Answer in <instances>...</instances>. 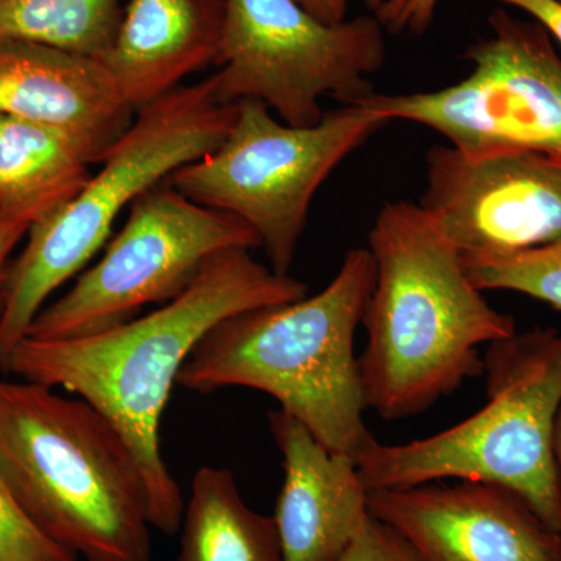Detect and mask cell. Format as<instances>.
Instances as JSON below:
<instances>
[{
  "label": "cell",
  "mask_w": 561,
  "mask_h": 561,
  "mask_svg": "<svg viewBox=\"0 0 561 561\" xmlns=\"http://www.w3.org/2000/svg\"><path fill=\"white\" fill-rule=\"evenodd\" d=\"M238 103L221 101L210 76L180 87L136 113L130 128L83 190L33 224L10 264L0 313V370L51 295L79 275L105 245L114 221L144 192L224 142Z\"/></svg>",
  "instance_id": "cell-6"
},
{
  "label": "cell",
  "mask_w": 561,
  "mask_h": 561,
  "mask_svg": "<svg viewBox=\"0 0 561 561\" xmlns=\"http://www.w3.org/2000/svg\"><path fill=\"white\" fill-rule=\"evenodd\" d=\"M224 28L214 73L221 101H257L284 124H319L321 99L367 98L387 57L383 27L373 14L327 24L297 0H224Z\"/></svg>",
  "instance_id": "cell-8"
},
{
  "label": "cell",
  "mask_w": 561,
  "mask_h": 561,
  "mask_svg": "<svg viewBox=\"0 0 561 561\" xmlns=\"http://www.w3.org/2000/svg\"><path fill=\"white\" fill-rule=\"evenodd\" d=\"M308 291V284L278 275L254 260L251 250L225 251L157 311L81 337H25L2 371L49 389L61 387L98 409L138 461L151 527L173 535L181 527L184 500L162 459L160 427L181 367L221 320L300 300Z\"/></svg>",
  "instance_id": "cell-1"
},
{
  "label": "cell",
  "mask_w": 561,
  "mask_h": 561,
  "mask_svg": "<svg viewBox=\"0 0 561 561\" xmlns=\"http://www.w3.org/2000/svg\"><path fill=\"white\" fill-rule=\"evenodd\" d=\"M90 168L61 133L0 113V219L31 230L83 190Z\"/></svg>",
  "instance_id": "cell-16"
},
{
  "label": "cell",
  "mask_w": 561,
  "mask_h": 561,
  "mask_svg": "<svg viewBox=\"0 0 561 561\" xmlns=\"http://www.w3.org/2000/svg\"><path fill=\"white\" fill-rule=\"evenodd\" d=\"M0 561H79L22 511L0 472Z\"/></svg>",
  "instance_id": "cell-20"
},
{
  "label": "cell",
  "mask_w": 561,
  "mask_h": 561,
  "mask_svg": "<svg viewBox=\"0 0 561 561\" xmlns=\"http://www.w3.org/2000/svg\"><path fill=\"white\" fill-rule=\"evenodd\" d=\"M224 0H128L98 61L135 113L217 61Z\"/></svg>",
  "instance_id": "cell-15"
},
{
  "label": "cell",
  "mask_w": 561,
  "mask_h": 561,
  "mask_svg": "<svg viewBox=\"0 0 561 561\" xmlns=\"http://www.w3.org/2000/svg\"><path fill=\"white\" fill-rule=\"evenodd\" d=\"M486 404L448 430L401 445L373 438L356 456L368 491L472 481L513 491L561 534V471L553 449L561 408V332L531 330L490 343Z\"/></svg>",
  "instance_id": "cell-5"
},
{
  "label": "cell",
  "mask_w": 561,
  "mask_h": 561,
  "mask_svg": "<svg viewBox=\"0 0 561 561\" xmlns=\"http://www.w3.org/2000/svg\"><path fill=\"white\" fill-rule=\"evenodd\" d=\"M375 283L370 250L346 251L319 294L236 313L203 335L176 378L184 390L264 391L332 453L357 454L373 440L354 335Z\"/></svg>",
  "instance_id": "cell-3"
},
{
  "label": "cell",
  "mask_w": 561,
  "mask_h": 561,
  "mask_svg": "<svg viewBox=\"0 0 561 561\" xmlns=\"http://www.w3.org/2000/svg\"><path fill=\"white\" fill-rule=\"evenodd\" d=\"M298 3L327 24H339L346 20L350 0H297Z\"/></svg>",
  "instance_id": "cell-25"
},
{
  "label": "cell",
  "mask_w": 561,
  "mask_h": 561,
  "mask_svg": "<svg viewBox=\"0 0 561 561\" xmlns=\"http://www.w3.org/2000/svg\"><path fill=\"white\" fill-rule=\"evenodd\" d=\"M553 449H556L557 463L561 471V408L559 416H557L556 435H553Z\"/></svg>",
  "instance_id": "cell-26"
},
{
  "label": "cell",
  "mask_w": 561,
  "mask_h": 561,
  "mask_svg": "<svg viewBox=\"0 0 561 561\" xmlns=\"http://www.w3.org/2000/svg\"><path fill=\"white\" fill-rule=\"evenodd\" d=\"M440 0H367L383 31L421 36L430 31Z\"/></svg>",
  "instance_id": "cell-21"
},
{
  "label": "cell",
  "mask_w": 561,
  "mask_h": 561,
  "mask_svg": "<svg viewBox=\"0 0 561 561\" xmlns=\"http://www.w3.org/2000/svg\"><path fill=\"white\" fill-rule=\"evenodd\" d=\"M368 508L419 561H561V534L518 494L493 483L375 490Z\"/></svg>",
  "instance_id": "cell-12"
},
{
  "label": "cell",
  "mask_w": 561,
  "mask_h": 561,
  "mask_svg": "<svg viewBox=\"0 0 561 561\" xmlns=\"http://www.w3.org/2000/svg\"><path fill=\"white\" fill-rule=\"evenodd\" d=\"M124 0H0V41L39 44L101 58L116 35Z\"/></svg>",
  "instance_id": "cell-18"
},
{
  "label": "cell",
  "mask_w": 561,
  "mask_h": 561,
  "mask_svg": "<svg viewBox=\"0 0 561 561\" xmlns=\"http://www.w3.org/2000/svg\"><path fill=\"white\" fill-rule=\"evenodd\" d=\"M419 206L463 261L512 256L561 239V165L540 151L434 146Z\"/></svg>",
  "instance_id": "cell-11"
},
{
  "label": "cell",
  "mask_w": 561,
  "mask_h": 561,
  "mask_svg": "<svg viewBox=\"0 0 561 561\" xmlns=\"http://www.w3.org/2000/svg\"><path fill=\"white\" fill-rule=\"evenodd\" d=\"M489 24L490 35L468 47L465 79L427 92L375 91L351 105L440 133L468 158L512 150L561 154V57L551 35L504 9Z\"/></svg>",
  "instance_id": "cell-10"
},
{
  "label": "cell",
  "mask_w": 561,
  "mask_h": 561,
  "mask_svg": "<svg viewBox=\"0 0 561 561\" xmlns=\"http://www.w3.org/2000/svg\"><path fill=\"white\" fill-rule=\"evenodd\" d=\"M389 124L364 106L342 105L327 111L319 124L295 127L275 119L262 102L241 101L224 142L173 172L168 183L249 225L272 271L289 275L317 191Z\"/></svg>",
  "instance_id": "cell-7"
},
{
  "label": "cell",
  "mask_w": 561,
  "mask_h": 561,
  "mask_svg": "<svg viewBox=\"0 0 561 561\" xmlns=\"http://www.w3.org/2000/svg\"><path fill=\"white\" fill-rule=\"evenodd\" d=\"M368 242L375 283L362 319V387L381 419H409L483 375L479 350L515 334V320L485 300L419 205L383 203Z\"/></svg>",
  "instance_id": "cell-2"
},
{
  "label": "cell",
  "mask_w": 561,
  "mask_h": 561,
  "mask_svg": "<svg viewBox=\"0 0 561 561\" xmlns=\"http://www.w3.org/2000/svg\"><path fill=\"white\" fill-rule=\"evenodd\" d=\"M0 113L61 133L91 164H101L135 111L95 58L0 41Z\"/></svg>",
  "instance_id": "cell-13"
},
{
  "label": "cell",
  "mask_w": 561,
  "mask_h": 561,
  "mask_svg": "<svg viewBox=\"0 0 561 561\" xmlns=\"http://www.w3.org/2000/svg\"><path fill=\"white\" fill-rule=\"evenodd\" d=\"M0 472L43 534L87 561H153L146 482L90 402L0 379Z\"/></svg>",
  "instance_id": "cell-4"
},
{
  "label": "cell",
  "mask_w": 561,
  "mask_h": 561,
  "mask_svg": "<svg viewBox=\"0 0 561 561\" xmlns=\"http://www.w3.org/2000/svg\"><path fill=\"white\" fill-rule=\"evenodd\" d=\"M268 427L283 456L272 516L284 561H337L371 518L356 460L332 453L280 409L268 413Z\"/></svg>",
  "instance_id": "cell-14"
},
{
  "label": "cell",
  "mask_w": 561,
  "mask_h": 561,
  "mask_svg": "<svg viewBox=\"0 0 561 561\" xmlns=\"http://www.w3.org/2000/svg\"><path fill=\"white\" fill-rule=\"evenodd\" d=\"M497 2L529 14L530 20L542 25L561 47V3L559 0H497Z\"/></svg>",
  "instance_id": "cell-23"
},
{
  "label": "cell",
  "mask_w": 561,
  "mask_h": 561,
  "mask_svg": "<svg viewBox=\"0 0 561 561\" xmlns=\"http://www.w3.org/2000/svg\"><path fill=\"white\" fill-rule=\"evenodd\" d=\"M463 262L479 289L518 291L561 311V239L512 256Z\"/></svg>",
  "instance_id": "cell-19"
},
{
  "label": "cell",
  "mask_w": 561,
  "mask_h": 561,
  "mask_svg": "<svg viewBox=\"0 0 561 561\" xmlns=\"http://www.w3.org/2000/svg\"><path fill=\"white\" fill-rule=\"evenodd\" d=\"M256 232L232 214L203 206L162 181L130 206L101 260L41 309L27 337H81L127 323L146 306L175 300L210 260L260 249Z\"/></svg>",
  "instance_id": "cell-9"
},
{
  "label": "cell",
  "mask_w": 561,
  "mask_h": 561,
  "mask_svg": "<svg viewBox=\"0 0 561 561\" xmlns=\"http://www.w3.org/2000/svg\"><path fill=\"white\" fill-rule=\"evenodd\" d=\"M28 228L25 225L0 219V313H2L3 301H5L7 279H9L10 254L21 239L27 234Z\"/></svg>",
  "instance_id": "cell-24"
},
{
  "label": "cell",
  "mask_w": 561,
  "mask_h": 561,
  "mask_svg": "<svg viewBox=\"0 0 561 561\" xmlns=\"http://www.w3.org/2000/svg\"><path fill=\"white\" fill-rule=\"evenodd\" d=\"M549 157H551L553 161L559 162V164L561 165V154L560 153H551V154H549Z\"/></svg>",
  "instance_id": "cell-27"
},
{
  "label": "cell",
  "mask_w": 561,
  "mask_h": 561,
  "mask_svg": "<svg viewBox=\"0 0 561 561\" xmlns=\"http://www.w3.org/2000/svg\"><path fill=\"white\" fill-rule=\"evenodd\" d=\"M180 530L175 561H284L275 518L245 504L227 468L195 472Z\"/></svg>",
  "instance_id": "cell-17"
},
{
  "label": "cell",
  "mask_w": 561,
  "mask_h": 561,
  "mask_svg": "<svg viewBox=\"0 0 561 561\" xmlns=\"http://www.w3.org/2000/svg\"><path fill=\"white\" fill-rule=\"evenodd\" d=\"M337 561H419L412 549L378 519H368L364 530Z\"/></svg>",
  "instance_id": "cell-22"
},
{
  "label": "cell",
  "mask_w": 561,
  "mask_h": 561,
  "mask_svg": "<svg viewBox=\"0 0 561 561\" xmlns=\"http://www.w3.org/2000/svg\"><path fill=\"white\" fill-rule=\"evenodd\" d=\"M559 2L561 3V0H559Z\"/></svg>",
  "instance_id": "cell-28"
}]
</instances>
